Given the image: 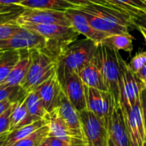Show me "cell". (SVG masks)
Returning a JSON list of instances; mask_svg holds the SVG:
<instances>
[{"label":"cell","mask_w":146,"mask_h":146,"mask_svg":"<svg viewBox=\"0 0 146 146\" xmlns=\"http://www.w3.org/2000/svg\"><path fill=\"white\" fill-rule=\"evenodd\" d=\"M133 26L146 29V12H139L132 15Z\"/></svg>","instance_id":"cell-34"},{"label":"cell","mask_w":146,"mask_h":146,"mask_svg":"<svg viewBox=\"0 0 146 146\" xmlns=\"http://www.w3.org/2000/svg\"><path fill=\"white\" fill-rule=\"evenodd\" d=\"M50 134L48 125H44L35 130L23 139L20 140L13 146H38Z\"/></svg>","instance_id":"cell-29"},{"label":"cell","mask_w":146,"mask_h":146,"mask_svg":"<svg viewBox=\"0 0 146 146\" xmlns=\"http://www.w3.org/2000/svg\"><path fill=\"white\" fill-rule=\"evenodd\" d=\"M25 0H0L1 5H20Z\"/></svg>","instance_id":"cell-39"},{"label":"cell","mask_w":146,"mask_h":146,"mask_svg":"<svg viewBox=\"0 0 146 146\" xmlns=\"http://www.w3.org/2000/svg\"><path fill=\"white\" fill-rule=\"evenodd\" d=\"M65 1H67L75 6H83V5H86V4H90V3L100 4V5L114 8V9H116L119 10L129 12L132 14V15H133L132 13V11L127 7H126L125 5H123L122 3H121L120 2H118L116 0H65Z\"/></svg>","instance_id":"cell-30"},{"label":"cell","mask_w":146,"mask_h":146,"mask_svg":"<svg viewBox=\"0 0 146 146\" xmlns=\"http://www.w3.org/2000/svg\"><path fill=\"white\" fill-rule=\"evenodd\" d=\"M79 75L85 86L108 92L96 53L92 60L79 72Z\"/></svg>","instance_id":"cell-17"},{"label":"cell","mask_w":146,"mask_h":146,"mask_svg":"<svg viewBox=\"0 0 146 146\" xmlns=\"http://www.w3.org/2000/svg\"><path fill=\"white\" fill-rule=\"evenodd\" d=\"M27 92L21 86H3L0 85V102L9 100L12 104L24 99Z\"/></svg>","instance_id":"cell-28"},{"label":"cell","mask_w":146,"mask_h":146,"mask_svg":"<svg viewBox=\"0 0 146 146\" xmlns=\"http://www.w3.org/2000/svg\"><path fill=\"white\" fill-rule=\"evenodd\" d=\"M132 146H144L146 133L141 110L140 98L135 104L127 109H122Z\"/></svg>","instance_id":"cell-11"},{"label":"cell","mask_w":146,"mask_h":146,"mask_svg":"<svg viewBox=\"0 0 146 146\" xmlns=\"http://www.w3.org/2000/svg\"><path fill=\"white\" fill-rule=\"evenodd\" d=\"M109 135L115 146H132L124 113L120 106L115 107L108 127Z\"/></svg>","instance_id":"cell-15"},{"label":"cell","mask_w":146,"mask_h":146,"mask_svg":"<svg viewBox=\"0 0 146 146\" xmlns=\"http://www.w3.org/2000/svg\"><path fill=\"white\" fill-rule=\"evenodd\" d=\"M77 8V7H76ZM82 11V10H81ZM85 16L86 17L88 22L97 30L106 33L110 35L112 34H121V33H128V28L126 26L108 21L106 19L101 18L99 16H97L95 15L82 11Z\"/></svg>","instance_id":"cell-20"},{"label":"cell","mask_w":146,"mask_h":146,"mask_svg":"<svg viewBox=\"0 0 146 146\" xmlns=\"http://www.w3.org/2000/svg\"><path fill=\"white\" fill-rule=\"evenodd\" d=\"M59 115L67 124L74 141V146H86V140L83 132L80 113L69 102L62 92L61 94L58 107L56 108Z\"/></svg>","instance_id":"cell-9"},{"label":"cell","mask_w":146,"mask_h":146,"mask_svg":"<svg viewBox=\"0 0 146 146\" xmlns=\"http://www.w3.org/2000/svg\"><path fill=\"white\" fill-rule=\"evenodd\" d=\"M133 36L129 33L112 34L104 40V44L114 48L116 50H123L131 53L133 49Z\"/></svg>","instance_id":"cell-26"},{"label":"cell","mask_w":146,"mask_h":146,"mask_svg":"<svg viewBox=\"0 0 146 146\" xmlns=\"http://www.w3.org/2000/svg\"><path fill=\"white\" fill-rule=\"evenodd\" d=\"M12 105V103L9 100H3L0 102V116L7 110L10 108V106Z\"/></svg>","instance_id":"cell-38"},{"label":"cell","mask_w":146,"mask_h":146,"mask_svg":"<svg viewBox=\"0 0 146 146\" xmlns=\"http://www.w3.org/2000/svg\"><path fill=\"white\" fill-rule=\"evenodd\" d=\"M107 146H115L113 139H111V137L110 135H108V141H107Z\"/></svg>","instance_id":"cell-42"},{"label":"cell","mask_w":146,"mask_h":146,"mask_svg":"<svg viewBox=\"0 0 146 146\" xmlns=\"http://www.w3.org/2000/svg\"><path fill=\"white\" fill-rule=\"evenodd\" d=\"M12 105L0 116V135L7 133L10 131V115Z\"/></svg>","instance_id":"cell-33"},{"label":"cell","mask_w":146,"mask_h":146,"mask_svg":"<svg viewBox=\"0 0 146 146\" xmlns=\"http://www.w3.org/2000/svg\"><path fill=\"white\" fill-rule=\"evenodd\" d=\"M24 9L23 7L20 5H1L0 4V16L12 14V13H21Z\"/></svg>","instance_id":"cell-35"},{"label":"cell","mask_w":146,"mask_h":146,"mask_svg":"<svg viewBox=\"0 0 146 146\" xmlns=\"http://www.w3.org/2000/svg\"><path fill=\"white\" fill-rule=\"evenodd\" d=\"M118 60L121 68V109H127L133 106L140 98V94L145 86L137 74L129 68L120 52L118 53Z\"/></svg>","instance_id":"cell-5"},{"label":"cell","mask_w":146,"mask_h":146,"mask_svg":"<svg viewBox=\"0 0 146 146\" xmlns=\"http://www.w3.org/2000/svg\"><path fill=\"white\" fill-rule=\"evenodd\" d=\"M140 102H141V110H142V116H143V121L144 126L145 129L146 133V89L144 88L140 94Z\"/></svg>","instance_id":"cell-37"},{"label":"cell","mask_w":146,"mask_h":146,"mask_svg":"<svg viewBox=\"0 0 146 146\" xmlns=\"http://www.w3.org/2000/svg\"><path fill=\"white\" fill-rule=\"evenodd\" d=\"M44 125H46V121L44 119H42L38 121H35L30 125H27L22 127L16 128V129H14V130L9 132L7 134V137L5 139L3 146H13L15 144H16L20 140L23 139L30 133H32L33 132H34L35 130L38 129L39 127H41Z\"/></svg>","instance_id":"cell-23"},{"label":"cell","mask_w":146,"mask_h":146,"mask_svg":"<svg viewBox=\"0 0 146 146\" xmlns=\"http://www.w3.org/2000/svg\"><path fill=\"white\" fill-rule=\"evenodd\" d=\"M62 92L78 112L86 110L85 85L79 74H70L59 80Z\"/></svg>","instance_id":"cell-12"},{"label":"cell","mask_w":146,"mask_h":146,"mask_svg":"<svg viewBox=\"0 0 146 146\" xmlns=\"http://www.w3.org/2000/svg\"><path fill=\"white\" fill-rule=\"evenodd\" d=\"M143 84H144V86H145V88L146 89V81H145V82H144Z\"/></svg>","instance_id":"cell-45"},{"label":"cell","mask_w":146,"mask_h":146,"mask_svg":"<svg viewBox=\"0 0 146 146\" xmlns=\"http://www.w3.org/2000/svg\"><path fill=\"white\" fill-rule=\"evenodd\" d=\"M25 103L27 105V111L30 116L34 120V121L44 118L45 115L47 114V111L45 110L39 97L34 91L27 94Z\"/></svg>","instance_id":"cell-27"},{"label":"cell","mask_w":146,"mask_h":146,"mask_svg":"<svg viewBox=\"0 0 146 146\" xmlns=\"http://www.w3.org/2000/svg\"><path fill=\"white\" fill-rule=\"evenodd\" d=\"M18 23L28 22L35 24H57L71 27V23L64 11L50 9H24L16 17Z\"/></svg>","instance_id":"cell-10"},{"label":"cell","mask_w":146,"mask_h":146,"mask_svg":"<svg viewBox=\"0 0 146 146\" xmlns=\"http://www.w3.org/2000/svg\"><path fill=\"white\" fill-rule=\"evenodd\" d=\"M30 50H20V59L9 74L3 86H21L27 77L31 65Z\"/></svg>","instance_id":"cell-18"},{"label":"cell","mask_w":146,"mask_h":146,"mask_svg":"<svg viewBox=\"0 0 146 146\" xmlns=\"http://www.w3.org/2000/svg\"><path fill=\"white\" fill-rule=\"evenodd\" d=\"M22 27L38 33L46 39L44 51L56 61L60 53L70 44L76 41L80 35L72 27L57 24L19 23Z\"/></svg>","instance_id":"cell-2"},{"label":"cell","mask_w":146,"mask_h":146,"mask_svg":"<svg viewBox=\"0 0 146 146\" xmlns=\"http://www.w3.org/2000/svg\"><path fill=\"white\" fill-rule=\"evenodd\" d=\"M31 51V65L27 77L21 85L28 93L33 92L39 85L56 73V61L40 49H33Z\"/></svg>","instance_id":"cell-4"},{"label":"cell","mask_w":146,"mask_h":146,"mask_svg":"<svg viewBox=\"0 0 146 146\" xmlns=\"http://www.w3.org/2000/svg\"><path fill=\"white\" fill-rule=\"evenodd\" d=\"M25 98L21 101L12 104V111L10 115V131L35 122L27 111Z\"/></svg>","instance_id":"cell-21"},{"label":"cell","mask_w":146,"mask_h":146,"mask_svg":"<svg viewBox=\"0 0 146 146\" xmlns=\"http://www.w3.org/2000/svg\"><path fill=\"white\" fill-rule=\"evenodd\" d=\"M44 119L46 121V124L48 125L50 128L49 136H53V137H56L61 139H63L68 142L69 144H71L72 146H74V141L73 136L67 124L59 115L56 109L50 112H48L45 115Z\"/></svg>","instance_id":"cell-19"},{"label":"cell","mask_w":146,"mask_h":146,"mask_svg":"<svg viewBox=\"0 0 146 146\" xmlns=\"http://www.w3.org/2000/svg\"><path fill=\"white\" fill-rule=\"evenodd\" d=\"M1 52H2V51H0V54H1Z\"/></svg>","instance_id":"cell-49"},{"label":"cell","mask_w":146,"mask_h":146,"mask_svg":"<svg viewBox=\"0 0 146 146\" xmlns=\"http://www.w3.org/2000/svg\"><path fill=\"white\" fill-rule=\"evenodd\" d=\"M144 146H146V141L145 142V145H144Z\"/></svg>","instance_id":"cell-46"},{"label":"cell","mask_w":146,"mask_h":146,"mask_svg":"<svg viewBox=\"0 0 146 146\" xmlns=\"http://www.w3.org/2000/svg\"><path fill=\"white\" fill-rule=\"evenodd\" d=\"M20 59V50H4L0 54V85H2Z\"/></svg>","instance_id":"cell-24"},{"label":"cell","mask_w":146,"mask_h":146,"mask_svg":"<svg viewBox=\"0 0 146 146\" xmlns=\"http://www.w3.org/2000/svg\"><path fill=\"white\" fill-rule=\"evenodd\" d=\"M127 7L133 15L146 12V3L144 0H116Z\"/></svg>","instance_id":"cell-31"},{"label":"cell","mask_w":146,"mask_h":146,"mask_svg":"<svg viewBox=\"0 0 146 146\" xmlns=\"http://www.w3.org/2000/svg\"><path fill=\"white\" fill-rule=\"evenodd\" d=\"M144 1H145V3H146V0H144Z\"/></svg>","instance_id":"cell-48"},{"label":"cell","mask_w":146,"mask_h":146,"mask_svg":"<svg viewBox=\"0 0 146 146\" xmlns=\"http://www.w3.org/2000/svg\"><path fill=\"white\" fill-rule=\"evenodd\" d=\"M45 141L49 146H72L68 142L53 136H48L45 139Z\"/></svg>","instance_id":"cell-36"},{"label":"cell","mask_w":146,"mask_h":146,"mask_svg":"<svg viewBox=\"0 0 146 146\" xmlns=\"http://www.w3.org/2000/svg\"><path fill=\"white\" fill-rule=\"evenodd\" d=\"M119 50L100 43L97 45L96 56L104 79L108 92L110 93L115 107L121 105L120 79L121 68L118 60Z\"/></svg>","instance_id":"cell-3"},{"label":"cell","mask_w":146,"mask_h":146,"mask_svg":"<svg viewBox=\"0 0 146 146\" xmlns=\"http://www.w3.org/2000/svg\"><path fill=\"white\" fill-rule=\"evenodd\" d=\"M38 146H49V145H48L47 142H46V141H45V139H44V141H43V142H42V143H41V144H40Z\"/></svg>","instance_id":"cell-44"},{"label":"cell","mask_w":146,"mask_h":146,"mask_svg":"<svg viewBox=\"0 0 146 146\" xmlns=\"http://www.w3.org/2000/svg\"><path fill=\"white\" fill-rule=\"evenodd\" d=\"M80 113L86 146H104L108 141V127L105 123L88 110Z\"/></svg>","instance_id":"cell-7"},{"label":"cell","mask_w":146,"mask_h":146,"mask_svg":"<svg viewBox=\"0 0 146 146\" xmlns=\"http://www.w3.org/2000/svg\"><path fill=\"white\" fill-rule=\"evenodd\" d=\"M137 76L140 79V80L144 83L146 81V63L143 66V68L136 74Z\"/></svg>","instance_id":"cell-40"},{"label":"cell","mask_w":146,"mask_h":146,"mask_svg":"<svg viewBox=\"0 0 146 146\" xmlns=\"http://www.w3.org/2000/svg\"><path fill=\"white\" fill-rule=\"evenodd\" d=\"M64 12L71 23V27L80 34L84 35L86 38L92 40L96 44L103 43L104 40L110 36V34L94 28L88 22L83 12L78 8H71Z\"/></svg>","instance_id":"cell-13"},{"label":"cell","mask_w":146,"mask_h":146,"mask_svg":"<svg viewBox=\"0 0 146 146\" xmlns=\"http://www.w3.org/2000/svg\"><path fill=\"white\" fill-rule=\"evenodd\" d=\"M34 92L39 97L45 110L50 112L58 107L62 89L55 73L48 80L39 85Z\"/></svg>","instance_id":"cell-14"},{"label":"cell","mask_w":146,"mask_h":146,"mask_svg":"<svg viewBox=\"0 0 146 146\" xmlns=\"http://www.w3.org/2000/svg\"><path fill=\"white\" fill-rule=\"evenodd\" d=\"M46 39L38 33L22 27L10 38L0 40V51L40 49L44 50Z\"/></svg>","instance_id":"cell-8"},{"label":"cell","mask_w":146,"mask_h":146,"mask_svg":"<svg viewBox=\"0 0 146 146\" xmlns=\"http://www.w3.org/2000/svg\"><path fill=\"white\" fill-rule=\"evenodd\" d=\"M20 6L24 9H50L58 11H66L68 9L77 6L65 0H25Z\"/></svg>","instance_id":"cell-22"},{"label":"cell","mask_w":146,"mask_h":146,"mask_svg":"<svg viewBox=\"0 0 146 146\" xmlns=\"http://www.w3.org/2000/svg\"><path fill=\"white\" fill-rule=\"evenodd\" d=\"M7 134H8V133L0 135V146H3L4 141H5V139H6V137H7Z\"/></svg>","instance_id":"cell-41"},{"label":"cell","mask_w":146,"mask_h":146,"mask_svg":"<svg viewBox=\"0 0 146 146\" xmlns=\"http://www.w3.org/2000/svg\"><path fill=\"white\" fill-rule=\"evenodd\" d=\"M20 13H12L0 16V40H4L22 29L16 17Z\"/></svg>","instance_id":"cell-25"},{"label":"cell","mask_w":146,"mask_h":146,"mask_svg":"<svg viewBox=\"0 0 146 146\" xmlns=\"http://www.w3.org/2000/svg\"><path fill=\"white\" fill-rule=\"evenodd\" d=\"M97 45L98 44L86 38L67 46L56 59V74L58 80L73 73L79 74L94 57Z\"/></svg>","instance_id":"cell-1"},{"label":"cell","mask_w":146,"mask_h":146,"mask_svg":"<svg viewBox=\"0 0 146 146\" xmlns=\"http://www.w3.org/2000/svg\"><path fill=\"white\" fill-rule=\"evenodd\" d=\"M138 28H139V32L141 33V34L143 35V37H144V38H145V40L146 42V29L145 28H143V27H138Z\"/></svg>","instance_id":"cell-43"},{"label":"cell","mask_w":146,"mask_h":146,"mask_svg":"<svg viewBox=\"0 0 146 146\" xmlns=\"http://www.w3.org/2000/svg\"><path fill=\"white\" fill-rule=\"evenodd\" d=\"M104 146H107V144H105V145H104Z\"/></svg>","instance_id":"cell-47"},{"label":"cell","mask_w":146,"mask_h":146,"mask_svg":"<svg viewBox=\"0 0 146 146\" xmlns=\"http://www.w3.org/2000/svg\"><path fill=\"white\" fill-rule=\"evenodd\" d=\"M146 63V51L138 53L133 57L130 63L127 64L129 68L135 74H137Z\"/></svg>","instance_id":"cell-32"},{"label":"cell","mask_w":146,"mask_h":146,"mask_svg":"<svg viewBox=\"0 0 146 146\" xmlns=\"http://www.w3.org/2000/svg\"><path fill=\"white\" fill-rule=\"evenodd\" d=\"M77 8L82 11L95 15L101 18L126 26L127 27L133 26L132 14L127 11H122L114 8H110L100 4H95V3H90L83 6H77Z\"/></svg>","instance_id":"cell-16"},{"label":"cell","mask_w":146,"mask_h":146,"mask_svg":"<svg viewBox=\"0 0 146 146\" xmlns=\"http://www.w3.org/2000/svg\"><path fill=\"white\" fill-rule=\"evenodd\" d=\"M85 93L86 110L99 117L108 127L115 108L110 93L86 86H85Z\"/></svg>","instance_id":"cell-6"}]
</instances>
